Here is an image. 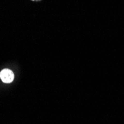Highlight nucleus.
Listing matches in <instances>:
<instances>
[{"label":"nucleus","instance_id":"nucleus-1","mask_svg":"<svg viewBox=\"0 0 124 124\" xmlns=\"http://www.w3.org/2000/svg\"><path fill=\"white\" fill-rule=\"evenodd\" d=\"M0 78L5 83H10L14 80V73L9 69H4L0 73Z\"/></svg>","mask_w":124,"mask_h":124}]
</instances>
